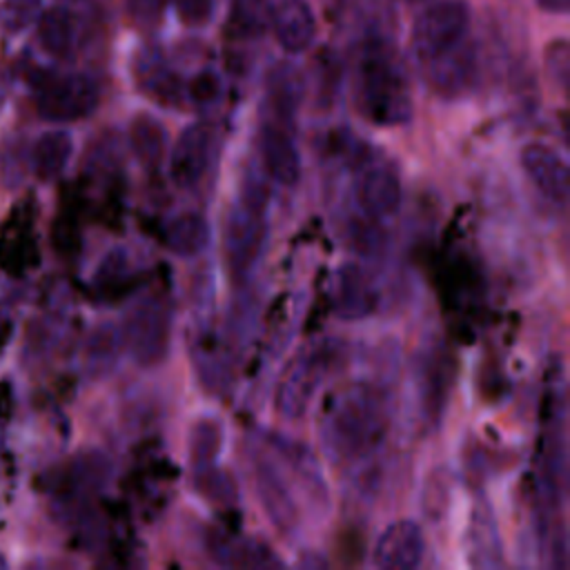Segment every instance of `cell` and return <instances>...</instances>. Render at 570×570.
Segmentation results:
<instances>
[{"label": "cell", "mask_w": 570, "mask_h": 570, "mask_svg": "<svg viewBox=\"0 0 570 570\" xmlns=\"http://www.w3.org/2000/svg\"><path fill=\"white\" fill-rule=\"evenodd\" d=\"M252 476H254V490H256L258 503L267 514L269 523L283 537H292L301 525V510L283 472L276 468L272 459L263 454H254Z\"/></svg>", "instance_id": "9"}, {"label": "cell", "mask_w": 570, "mask_h": 570, "mask_svg": "<svg viewBox=\"0 0 570 570\" xmlns=\"http://www.w3.org/2000/svg\"><path fill=\"white\" fill-rule=\"evenodd\" d=\"M169 136L165 125L151 114H138L129 122V147L140 165L154 169L165 160Z\"/></svg>", "instance_id": "24"}, {"label": "cell", "mask_w": 570, "mask_h": 570, "mask_svg": "<svg viewBox=\"0 0 570 570\" xmlns=\"http://www.w3.org/2000/svg\"><path fill=\"white\" fill-rule=\"evenodd\" d=\"M261 171L281 187H294L301 178V154L292 138V129L276 122H261L256 138Z\"/></svg>", "instance_id": "11"}, {"label": "cell", "mask_w": 570, "mask_h": 570, "mask_svg": "<svg viewBox=\"0 0 570 570\" xmlns=\"http://www.w3.org/2000/svg\"><path fill=\"white\" fill-rule=\"evenodd\" d=\"M2 568H7V559L0 554V570H2Z\"/></svg>", "instance_id": "41"}, {"label": "cell", "mask_w": 570, "mask_h": 570, "mask_svg": "<svg viewBox=\"0 0 570 570\" xmlns=\"http://www.w3.org/2000/svg\"><path fill=\"white\" fill-rule=\"evenodd\" d=\"M347 236H350V243L356 252L365 254V256H376L385 249V234H383V227H381V220H374V218H367L363 214H358L356 218L350 220L347 225Z\"/></svg>", "instance_id": "30"}, {"label": "cell", "mask_w": 570, "mask_h": 570, "mask_svg": "<svg viewBox=\"0 0 570 570\" xmlns=\"http://www.w3.org/2000/svg\"><path fill=\"white\" fill-rule=\"evenodd\" d=\"M448 387H450L448 354H443V350L425 352L416 367V390H419L421 419L432 430H436V425L443 419V407L448 403Z\"/></svg>", "instance_id": "16"}, {"label": "cell", "mask_w": 570, "mask_h": 570, "mask_svg": "<svg viewBox=\"0 0 570 570\" xmlns=\"http://www.w3.org/2000/svg\"><path fill=\"white\" fill-rule=\"evenodd\" d=\"M450 499V474L448 470H434L425 483V512L432 519H439V514L445 510Z\"/></svg>", "instance_id": "33"}, {"label": "cell", "mask_w": 570, "mask_h": 570, "mask_svg": "<svg viewBox=\"0 0 570 570\" xmlns=\"http://www.w3.org/2000/svg\"><path fill=\"white\" fill-rule=\"evenodd\" d=\"M7 341V327L4 325H0V347H2V343Z\"/></svg>", "instance_id": "40"}, {"label": "cell", "mask_w": 570, "mask_h": 570, "mask_svg": "<svg viewBox=\"0 0 570 570\" xmlns=\"http://www.w3.org/2000/svg\"><path fill=\"white\" fill-rule=\"evenodd\" d=\"M194 483H196V488H198L205 497H209L212 501L232 503V501L236 499L234 481H232L225 472L216 470V465H212V468H207V470H198V472L194 474Z\"/></svg>", "instance_id": "32"}, {"label": "cell", "mask_w": 570, "mask_h": 570, "mask_svg": "<svg viewBox=\"0 0 570 570\" xmlns=\"http://www.w3.org/2000/svg\"><path fill=\"white\" fill-rule=\"evenodd\" d=\"M430 87L443 98H456L465 94L476 76V58L472 45L465 40L452 51L423 65Z\"/></svg>", "instance_id": "17"}, {"label": "cell", "mask_w": 570, "mask_h": 570, "mask_svg": "<svg viewBox=\"0 0 570 570\" xmlns=\"http://www.w3.org/2000/svg\"><path fill=\"white\" fill-rule=\"evenodd\" d=\"M122 347L140 367L165 361L171 341V312L160 294H147L134 303L120 327Z\"/></svg>", "instance_id": "5"}, {"label": "cell", "mask_w": 570, "mask_h": 570, "mask_svg": "<svg viewBox=\"0 0 570 570\" xmlns=\"http://www.w3.org/2000/svg\"><path fill=\"white\" fill-rule=\"evenodd\" d=\"M334 358V345L330 341H318L303 345L287 361L274 390V410L281 419L298 421L307 414Z\"/></svg>", "instance_id": "4"}, {"label": "cell", "mask_w": 570, "mask_h": 570, "mask_svg": "<svg viewBox=\"0 0 570 570\" xmlns=\"http://www.w3.org/2000/svg\"><path fill=\"white\" fill-rule=\"evenodd\" d=\"M425 537L416 521L399 519L385 525L374 543L372 563L381 570H414L423 563Z\"/></svg>", "instance_id": "13"}, {"label": "cell", "mask_w": 570, "mask_h": 570, "mask_svg": "<svg viewBox=\"0 0 570 570\" xmlns=\"http://www.w3.org/2000/svg\"><path fill=\"white\" fill-rule=\"evenodd\" d=\"M165 2L167 0H129V11L138 22L147 24V22H154L163 13Z\"/></svg>", "instance_id": "38"}, {"label": "cell", "mask_w": 570, "mask_h": 570, "mask_svg": "<svg viewBox=\"0 0 570 570\" xmlns=\"http://www.w3.org/2000/svg\"><path fill=\"white\" fill-rule=\"evenodd\" d=\"M470 27V11L461 0H441L430 4L414 22L412 49L423 65L452 51L465 42Z\"/></svg>", "instance_id": "6"}, {"label": "cell", "mask_w": 570, "mask_h": 570, "mask_svg": "<svg viewBox=\"0 0 570 570\" xmlns=\"http://www.w3.org/2000/svg\"><path fill=\"white\" fill-rule=\"evenodd\" d=\"M354 105L365 120L379 127H399L412 116L405 73L394 53L381 42H372L358 53L354 71Z\"/></svg>", "instance_id": "2"}, {"label": "cell", "mask_w": 570, "mask_h": 570, "mask_svg": "<svg viewBox=\"0 0 570 570\" xmlns=\"http://www.w3.org/2000/svg\"><path fill=\"white\" fill-rule=\"evenodd\" d=\"M303 73L292 62H278L269 69L265 80V111L267 122L294 127L298 107L303 102Z\"/></svg>", "instance_id": "15"}, {"label": "cell", "mask_w": 570, "mask_h": 570, "mask_svg": "<svg viewBox=\"0 0 570 570\" xmlns=\"http://www.w3.org/2000/svg\"><path fill=\"white\" fill-rule=\"evenodd\" d=\"M71 151H73V140L65 129L45 131L33 142V149H31V167L36 176L45 183L56 180L65 171L71 158Z\"/></svg>", "instance_id": "25"}, {"label": "cell", "mask_w": 570, "mask_h": 570, "mask_svg": "<svg viewBox=\"0 0 570 570\" xmlns=\"http://www.w3.org/2000/svg\"><path fill=\"white\" fill-rule=\"evenodd\" d=\"M269 27L278 45L289 53L305 51L316 33V20L305 0H281L272 7Z\"/></svg>", "instance_id": "20"}, {"label": "cell", "mask_w": 570, "mask_h": 570, "mask_svg": "<svg viewBox=\"0 0 570 570\" xmlns=\"http://www.w3.org/2000/svg\"><path fill=\"white\" fill-rule=\"evenodd\" d=\"M272 7L267 0H234L229 22L238 36H258L269 27Z\"/></svg>", "instance_id": "29"}, {"label": "cell", "mask_w": 570, "mask_h": 570, "mask_svg": "<svg viewBox=\"0 0 570 570\" xmlns=\"http://www.w3.org/2000/svg\"><path fill=\"white\" fill-rule=\"evenodd\" d=\"M330 298L334 314L343 321L367 318L379 305L372 276L356 263H345L334 272Z\"/></svg>", "instance_id": "14"}, {"label": "cell", "mask_w": 570, "mask_h": 570, "mask_svg": "<svg viewBox=\"0 0 570 570\" xmlns=\"http://www.w3.org/2000/svg\"><path fill=\"white\" fill-rule=\"evenodd\" d=\"M223 445V425L216 419H198L191 430H189V441H187V452H189V463L194 472L207 470L216 465L218 452Z\"/></svg>", "instance_id": "28"}, {"label": "cell", "mask_w": 570, "mask_h": 570, "mask_svg": "<svg viewBox=\"0 0 570 570\" xmlns=\"http://www.w3.org/2000/svg\"><path fill=\"white\" fill-rule=\"evenodd\" d=\"M267 185L261 176H247L238 200L223 223V258L234 281H245L263 256L267 240Z\"/></svg>", "instance_id": "3"}, {"label": "cell", "mask_w": 570, "mask_h": 570, "mask_svg": "<svg viewBox=\"0 0 570 570\" xmlns=\"http://www.w3.org/2000/svg\"><path fill=\"white\" fill-rule=\"evenodd\" d=\"M207 552L218 566L227 568H278L283 561L276 552L252 537H236L227 532H209L207 534Z\"/></svg>", "instance_id": "18"}, {"label": "cell", "mask_w": 570, "mask_h": 570, "mask_svg": "<svg viewBox=\"0 0 570 570\" xmlns=\"http://www.w3.org/2000/svg\"><path fill=\"white\" fill-rule=\"evenodd\" d=\"M519 163L534 189L554 205H566L570 196V171L559 151L546 142H528L519 151Z\"/></svg>", "instance_id": "12"}, {"label": "cell", "mask_w": 570, "mask_h": 570, "mask_svg": "<svg viewBox=\"0 0 570 570\" xmlns=\"http://www.w3.org/2000/svg\"><path fill=\"white\" fill-rule=\"evenodd\" d=\"M36 22H38L36 27L38 40L47 53H51L53 58L71 56L76 47V22L67 9L62 7H51L47 11L42 9Z\"/></svg>", "instance_id": "26"}, {"label": "cell", "mask_w": 570, "mask_h": 570, "mask_svg": "<svg viewBox=\"0 0 570 570\" xmlns=\"http://www.w3.org/2000/svg\"><path fill=\"white\" fill-rule=\"evenodd\" d=\"M468 559L476 568H497L503 561L501 534L492 508L485 501H476L468 523Z\"/></svg>", "instance_id": "21"}, {"label": "cell", "mask_w": 570, "mask_h": 570, "mask_svg": "<svg viewBox=\"0 0 570 570\" xmlns=\"http://www.w3.org/2000/svg\"><path fill=\"white\" fill-rule=\"evenodd\" d=\"M122 334L120 327L105 323L98 325L89 338H87V347H85V361H87V372L91 376H102L107 374L116 361L118 354L122 352Z\"/></svg>", "instance_id": "27"}, {"label": "cell", "mask_w": 570, "mask_h": 570, "mask_svg": "<svg viewBox=\"0 0 570 570\" xmlns=\"http://www.w3.org/2000/svg\"><path fill=\"white\" fill-rule=\"evenodd\" d=\"M136 82L140 91L163 105L180 102V82L178 76L167 67L158 51H142L136 60Z\"/></svg>", "instance_id": "22"}, {"label": "cell", "mask_w": 570, "mask_h": 570, "mask_svg": "<svg viewBox=\"0 0 570 570\" xmlns=\"http://www.w3.org/2000/svg\"><path fill=\"white\" fill-rule=\"evenodd\" d=\"M265 441L285 461V465L298 476V481L305 485V492L312 497V501L327 503V485L321 472V463L312 452V448H307L305 443L292 436L276 434V432L265 434Z\"/></svg>", "instance_id": "19"}, {"label": "cell", "mask_w": 570, "mask_h": 570, "mask_svg": "<svg viewBox=\"0 0 570 570\" xmlns=\"http://www.w3.org/2000/svg\"><path fill=\"white\" fill-rule=\"evenodd\" d=\"M568 62H570L568 42H566V40L550 42L548 53H546V67H548L550 78H552L561 89L568 87V71H570V65H568Z\"/></svg>", "instance_id": "34"}, {"label": "cell", "mask_w": 570, "mask_h": 570, "mask_svg": "<svg viewBox=\"0 0 570 570\" xmlns=\"http://www.w3.org/2000/svg\"><path fill=\"white\" fill-rule=\"evenodd\" d=\"M187 94H189V98H191L194 105H207V102H212V100L218 96V78H216V73H212V71H200V73L191 80Z\"/></svg>", "instance_id": "36"}, {"label": "cell", "mask_w": 570, "mask_h": 570, "mask_svg": "<svg viewBox=\"0 0 570 570\" xmlns=\"http://www.w3.org/2000/svg\"><path fill=\"white\" fill-rule=\"evenodd\" d=\"M209 223L200 212H183L165 225L163 243L171 254L194 258L209 245Z\"/></svg>", "instance_id": "23"}, {"label": "cell", "mask_w": 570, "mask_h": 570, "mask_svg": "<svg viewBox=\"0 0 570 570\" xmlns=\"http://www.w3.org/2000/svg\"><path fill=\"white\" fill-rule=\"evenodd\" d=\"M125 267H127V254L122 252V249H114V252H109L105 258H102V263H100V267H98V272H96V285L98 287H116V283L122 278V274H125Z\"/></svg>", "instance_id": "35"}, {"label": "cell", "mask_w": 570, "mask_h": 570, "mask_svg": "<svg viewBox=\"0 0 570 570\" xmlns=\"http://www.w3.org/2000/svg\"><path fill=\"white\" fill-rule=\"evenodd\" d=\"M176 7L185 24H203L212 16V0H176Z\"/></svg>", "instance_id": "37"}, {"label": "cell", "mask_w": 570, "mask_h": 570, "mask_svg": "<svg viewBox=\"0 0 570 570\" xmlns=\"http://www.w3.org/2000/svg\"><path fill=\"white\" fill-rule=\"evenodd\" d=\"M390 430V405L372 383H352L334 394L321 416V445L341 465L372 456Z\"/></svg>", "instance_id": "1"}, {"label": "cell", "mask_w": 570, "mask_h": 570, "mask_svg": "<svg viewBox=\"0 0 570 570\" xmlns=\"http://www.w3.org/2000/svg\"><path fill=\"white\" fill-rule=\"evenodd\" d=\"M100 100L98 82L80 71L47 76L36 89V111L49 122H73L87 118Z\"/></svg>", "instance_id": "7"}, {"label": "cell", "mask_w": 570, "mask_h": 570, "mask_svg": "<svg viewBox=\"0 0 570 570\" xmlns=\"http://www.w3.org/2000/svg\"><path fill=\"white\" fill-rule=\"evenodd\" d=\"M354 198L358 214L383 220L399 212L401 207V180L399 174L383 163H365L361 165L356 185H354Z\"/></svg>", "instance_id": "10"}, {"label": "cell", "mask_w": 570, "mask_h": 570, "mask_svg": "<svg viewBox=\"0 0 570 570\" xmlns=\"http://www.w3.org/2000/svg\"><path fill=\"white\" fill-rule=\"evenodd\" d=\"M537 4L548 13H566L570 9V0H537Z\"/></svg>", "instance_id": "39"}, {"label": "cell", "mask_w": 570, "mask_h": 570, "mask_svg": "<svg viewBox=\"0 0 570 570\" xmlns=\"http://www.w3.org/2000/svg\"><path fill=\"white\" fill-rule=\"evenodd\" d=\"M42 13V0H0V29L7 33H20L38 20Z\"/></svg>", "instance_id": "31"}, {"label": "cell", "mask_w": 570, "mask_h": 570, "mask_svg": "<svg viewBox=\"0 0 570 570\" xmlns=\"http://www.w3.org/2000/svg\"><path fill=\"white\" fill-rule=\"evenodd\" d=\"M401 2H419V0H401Z\"/></svg>", "instance_id": "42"}, {"label": "cell", "mask_w": 570, "mask_h": 570, "mask_svg": "<svg viewBox=\"0 0 570 570\" xmlns=\"http://www.w3.org/2000/svg\"><path fill=\"white\" fill-rule=\"evenodd\" d=\"M216 149V129L207 120L183 127L169 149V178L180 189H194L207 174Z\"/></svg>", "instance_id": "8"}]
</instances>
